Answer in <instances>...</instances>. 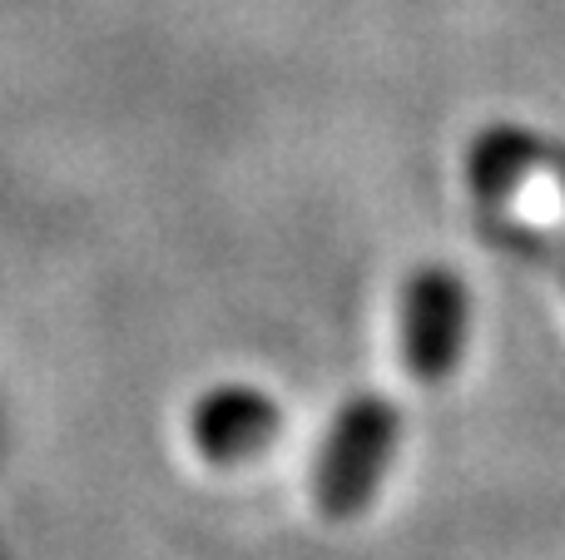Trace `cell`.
<instances>
[{
  "instance_id": "1",
  "label": "cell",
  "mask_w": 565,
  "mask_h": 560,
  "mask_svg": "<svg viewBox=\"0 0 565 560\" xmlns=\"http://www.w3.org/2000/svg\"><path fill=\"white\" fill-rule=\"evenodd\" d=\"M397 407L377 392L352 397L338 412L328 442H322L318 472H312V496L328 521H352L358 511H367V502L387 476L392 452H397Z\"/></svg>"
},
{
  "instance_id": "2",
  "label": "cell",
  "mask_w": 565,
  "mask_h": 560,
  "mask_svg": "<svg viewBox=\"0 0 565 560\" xmlns=\"http://www.w3.org/2000/svg\"><path fill=\"white\" fill-rule=\"evenodd\" d=\"M467 283L451 268L427 263L402 288V363L417 383H447L467 353Z\"/></svg>"
},
{
  "instance_id": "3",
  "label": "cell",
  "mask_w": 565,
  "mask_h": 560,
  "mask_svg": "<svg viewBox=\"0 0 565 560\" xmlns=\"http://www.w3.org/2000/svg\"><path fill=\"white\" fill-rule=\"evenodd\" d=\"M541 174L556 179V189L565 194V144H556V139L531 134L521 125H491L471 139L467 184L481 208L507 204L521 184H531Z\"/></svg>"
},
{
  "instance_id": "4",
  "label": "cell",
  "mask_w": 565,
  "mask_h": 560,
  "mask_svg": "<svg viewBox=\"0 0 565 560\" xmlns=\"http://www.w3.org/2000/svg\"><path fill=\"white\" fill-rule=\"evenodd\" d=\"M278 432V402L258 387H214L194 407V442L209 462L234 466L264 452Z\"/></svg>"
},
{
  "instance_id": "5",
  "label": "cell",
  "mask_w": 565,
  "mask_h": 560,
  "mask_svg": "<svg viewBox=\"0 0 565 560\" xmlns=\"http://www.w3.org/2000/svg\"><path fill=\"white\" fill-rule=\"evenodd\" d=\"M481 234L497 238L511 254L531 258L536 268H546L565 288V228H541V224H531V218L511 214L507 204H497V208H481Z\"/></svg>"
}]
</instances>
